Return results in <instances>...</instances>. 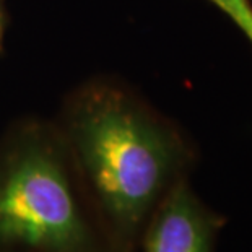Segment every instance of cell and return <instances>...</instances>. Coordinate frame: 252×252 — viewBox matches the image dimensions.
<instances>
[{"label": "cell", "mask_w": 252, "mask_h": 252, "mask_svg": "<svg viewBox=\"0 0 252 252\" xmlns=\"http://www.w3.org/2000/svg\"><path fill=\"white\" fill-rule=\"evenodd\" d=\"M243 31L252 42V3L251 0H207Z\"/></svg>", "instance_id": "cell-4"}, {"label": "cell", "mask_w": 252, "mask_h": 252, "mask_svg": "<svg viewBox=\"0 0 252 252\" xmlns=\"http://www.w3.org/2000/svg\"><path fill=\"white\" fill-rule=\"evenodd\" d=\"M0 252H119L52 119L0 135Z\"/></svg>", "instance_id": "cell-2"}, {"label": "cell", "mask_w": 252, "mask_h": 252, "mask_svg": "<svg viewBox=\"0 0 252 252\" xmlns=\"http://www.w3.org/2000/svg\"><path fill=\"white\" fill-rule=\"evenodd\" d=\"M221 226L223 218L181 179L150 217L137 252H215Z\"/></svg>", "instance_id": "cell-3"}, {"label": "cell", "mask_w": 252, "mask_h": 252, "mask_svg": "<svg viewBox=\"0 0 252 252\" xmlns=\"http://www.w3.org/2000/svg\"><path fill=\"white\" fill-rule=\"evenodd\" d=\"M52 121L117 251L137 252L159 202L186 179L190 143L137 91L108 75L68 91Z\"/></svg>", "instance_id": "cell-1"}, {"label": "cell", "mask_w": 252, "mask_h": 252, "mask_svg": "<svg viewBox=\"0 0 252 252\" xmlns=\"http://www.w3.org/2000/svg\"><path fill=\"white\" fill-rule=\"evenodd\" d=\"M8 25V13L5 7V0H0V54L3 52V41H5V30Z\"/></svg>", "instance_id": "cell-5"}]
</instances>
